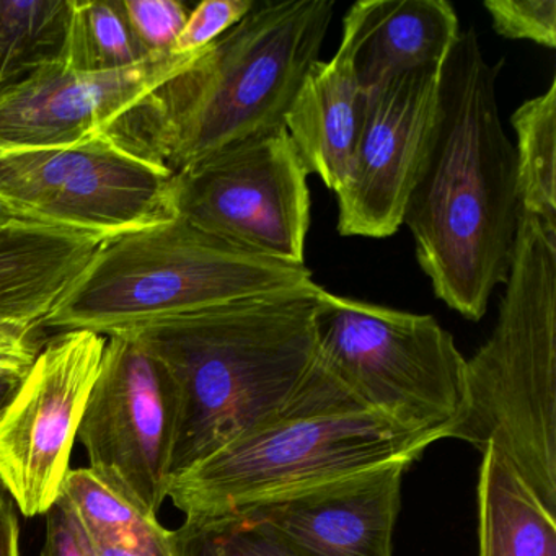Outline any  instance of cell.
Wrapping results in <instances>:
<instances>
[{
    "label": "cell",
    "mask_w": 556,
    "mask_h": 556,
    "mask_svg": "<svg viewBox=\"0 0 556 556\" xmlns=\"http://www.w3.org/2000/svg\"><path fill=\"white\" fill-rule=\"evenodd\" d=\"M497 73L473 28L460 31L442 64L434 131L403 214L435 298L473 321L506 282L519 230L516 149L501 123Z\"/></svg>",
    "instance_id": "cell-1"
},
{
    "label": "cell",
    "mask_w": 556,
    "mask_h": 556,
    "mask_svg": "<svg viewBox=\"0 0 556 556\" xmlns=\"http://www.w3.org/2000/svg\"><path fill=\"white\" fill-rule=\"evenodd\" d=\"M321 289L312 282L126 330L177 387L172 480L249 432L302 416Z\"/></svg>",
    "instance_id": "cell-2"
},
{
    "label": "cell",
    "mask_w": 556,
    "mask_h": 556,
    "mask_svg": "<svg viewBox=\"0 0 556 556\" xmlns=\"http://www.w3.org/2000/svg\"><path fill=\"white\" fill-rule=\"evenodd\" d=\"M331 0L255 4L216 43L105 129L116 144L172 174L285 128L334 15Z\"/></svg>",
    "instance_id": "cell-3"
},
{
    "label": "cell",
    "mask_w": 556,
    "mask_h": 556,
    "mask_svg": "<svg viewBox=\"0 0 556 556\" xmlns=\"http://www.w3.org/2000/svg\"><path fill=\"white\" fill-rule=\"evenodd\" d=\"M445 438L493 448L556 516V230L522 211L496 325L465 359Z\"/></svg>",
    "instance_id": "cell-4"
},
{
    "label": "cell",
    "mask_w": 556,
    "mask_h": 556,
    "mask_svg": "<svg viewBox=\"0 0 556 556\" xmlns=\"http://www.w3.org/2000/svg\"><path fill=\"white\" fill-rule=\"evenodd\" d=\"M312 282L305 265L256 255L172 217L106 240L43 325L110 337Z\"/></svg>",
    "instance_id": "cell-5"
},
{
    "label": "cell",
    "mask_w": 556,
    "mask_h": 556,
    "mask_svg": "<svg viewBox=\"0 0 556 556\" xmlns=\"http://www.w3.org/2000/svg\"><path fill=\"white\" fill-rule=\"evenodd\" d=\"M441 432L413 431L377 413L289 416L224 445L168 486L185 520L227 519L249 507L393 464H415Z\"/></svg>",
    "instance_id": "cell-6"
},
{
    "label": "cell",
    "mask_w": 556,
    "mask_h": 556,
    "mask_svg": "<svg viewBox=\"0 0 556 556\" xmlns=\"http://www.w3.org/2000/svg\"><path fill=\"white\" fill-rule=\"evenodd\" d=\"M315 341L318 363L366 412L444 439L460 412L465 357L434 317L321 289Z\"/></svg>",
    "instance_id": "cell-7"
},
{
    "label": "cell",
    "mask_w": 556,
    "mask_h": 556,
    "mask_svg": "<svg viewBox=\"0 0 556 556\" xmlns=\"http://www.w3.org/2000/svg\"><path fill=\"white\" fill-rule=\"evenodd\" d=\"M174 174L105 132L60 148L0 151V200L21 219L113 237L175 217Z\"/></svg>",
    "instance_id": "cell-8"
},
{
    "label": "cell",
    "mask_w": 556,
    "mask_h": 556,
    "mask_svg": "<svg viewBox=\"0 0 556 556\" xmlns=\"http://www.w3.org/2000/svg\"><path fill=\"white\" fill-rule=\"evenodd\" d=\"M308 170L286 128L223 149L174 175L175 217L240 249L305 265Z\"/></svg>",
    "instance_id": "cell-9"
},
{
    "label": "cell",
    "mask_w": 556,
    "mask_h": 556,
    "mask_svg": "<svg viewBox=\"0 0 556 556\" xmlns=\"http://www.w3.org/2000/svg\"><path fill=\"white\" fill-rule=\"evenodd\" d=\"M178 393L164 364L126 331L106 337L77 439L90 468L157 517L172 483Z\"/></svg>",
    "instance_id": "cell-10"
},
{
    "label": "cell",
    "mask_w": 556,
    "mask_h": 556,
    "mask_svg": "<svg viewBox=\"0 0 556 556\" xmlns=\"http://www.w3.org/2000/svg\"><path fill=\"white\" fill-rule=\"evenodd\" d=\"M105 344L93 331L58 334L0 409V483L24 516H45L61 497Z\"/></svg>",
    "instance_id": "cell-11"
},
{
    "label": "cell",
    "mask_w": 556,
    "mask_h": 556,
    "mask_svg": "<svg viewBox=\"0 0 556 556\" xmlns=\"http://www.w3.org/2000/svg\"><path fill=\"white\" fill-rule=\"evenodd\" d=\"M441 70L396 74L366 90L353 167L337 193L341 236L386 239L403 226L434 131Z\"/></svg>",
    "instance_id": "cell-12"
},
{
    "label": "cell",
    "mask_w": 556,
    "mask_h": 556,
    "mask_svg": "<svg viewBox=\"0 0 556 556\" xmlns=\"http://www.w3.org/2000/svg\"><path fill=\"white\" fill-rule=\"evenodd\" d=\"M197 54H161L116 73L43 67L0 97V151L60 148L100 135Z\"/></svg>",
    "instance_id": "cell-13"
},
{
    "label": "cell",
    "mask_w": 556,
    "mask_h": 556,
    "mask_svg": "<svg viewBox=\"0 0 556 556\" xmlns=\"http://www.w3.org/2000/svg\"><path fill=\"white\" fill-rule=\"evenodd\" d=\"M409 467L393 464L341 478L256 504L232 519L255 527L291 556H392Z\"/></svg>",
    "instance_id": "cell-14"
},
{
    "label": "cell",
    "mask_w": 556,
    "mask_h": 556,
    "mask_svg": "<svg viewBox=\"0 0 556 556\" xmlns=\"http://www.w3.org/2000/svg\"><path fill=\"white\" fill-rule=\"evenodd\" d=\"M364 17L366 0H361L344 15L337 54L330 61H317L305 74L285 119L308 174L317 175L334 193L350 178L363 125L366 92L354 60Z\"/></svg>",
    "instance_id": "cell-15"
},
{
    "label": "cell",
    "mask_w": 556,
    "mask_h": 556,
    "mask_svg": "<svg viewBox=\"0 0 556 556\" xmlns=\"http://www.w3.org/2000/svg\"><path fill=\"white\" fill-rule=\"evenodd\" d=\"M106 240L25 219L0 227V325L43 327Z\"/></svg>",
    "instance_id": "cell-16"
},
{
    "label": "cell",
    "mask_w": 556,
    "mask_h": 556,
    "mask_svg": "<svg viewBox=\"0 0 556 556\" xmlns=\"http://www.w3.org/2000/svg\"><path fill=\"white\" fill-rule=\"evenodd\" d=\"M445 0H366L357 45V79L364 92L396 74L444 64L460 35Z\"/></svg>",
    "instance_id": "cell-17"
},
{
    "label": "cell",
    "mask_w": 556,
    "mask_h": 556,
    "mask_svg": "<svg viewBox=\"0 0 556 556\" xmlns=\"http://www.w3.org/2000/svg\"><path fill=\"white\" fill-rule=\"evenodd\" d=\"M480 556H556V520L493 448L478 483Z\"/></svg>",
    "instance_id": "cell-18"
},
{
    "label": "cell",
    "mask_w": 556,
    "mask_h": 556,
    "mask_svg": "<svg viewBox=\"0 0 556 556\" xmlns=\"http://www.w3.org/2000/svg\"><path fill=\"white\" fill-rule=\"evenodd\" d=\"M74 0H0V97L63 64Z\"/></svg>",
    "instance_id": "cell-19"
},
{
    "label": "cell",
    "mask_w": 556,
    "mask_h": 556,
    "mask_svg": "<svg viewBox=\"0 0 556 556\" xmlns=\"http://www.w3.org/2000/svg\"><path fill=\"white\" fill-rule=\"evenodd\" d=\"M516 131L520 211L556 230V77L510 118Z\"/></svg>",
    "instance_id": "cell-20"
},
{
    "label": "cell",
    "mask_w": 556,
    "mask_h": 556,
    "mask_svg": "<svg viewBox=\"0 0 556 556\" xmlns=\"http://www.w3.org/2000/svg\"><path fill=\"white\" fill-rule=\"evenodd\" d=\"M149 58L129 27L122 0H74L64 66L84 74L116 73Z\"/></svg>",
    "instance_id": "cell-21"
},
{
    "label": "cell",
    "mask_w": 556,
    "mask_h": 556,
    "mask_svg": "<svg viewBox=\"0 0 556 556\" xmlns=\"http://www.w3.org/2000/svg\"><path fill=\"white\" fill-rule=\"evenodd\" d=\"M61 497L73 507L90 540L142 543L165 539L170 532L157 517L142 513L90 467L70 470Z\"/></svg>",
    "instance_id": "cell-22"
},
{
    "label": "cell",
    "mask_w": 556,
    "mask_h": 556,
    "mask_svg": "<svg viewBox=\"0 0 556 556\" xmlns=\"http://www.w3.org/2000/svg\"><path fill=\"white\" fill-rule=\"evenodd\" d=\"M172 556H291L239 519L185 520L170 532Z\"/></svg>",
    "instance_id": "cell-23"
},
{
    "label": "cell",
    "mask_w": 556,
    "mask_h": 556,
    "mask_svg": "<svg viewBox=\"0 0 556 556\" xmlns=\"http://www.w3.org/2000/svg\"><path fill=\"white\" fill-rule=\"evenodd\" d=\"M132 34L149 56L175 51L190 9L178 0H122Z\"/></svg>",
    "instance_id": "cell-24"
},
{
    "label": "cell",
    "mask_w": 556,
    "mask_h": 556,
    "mask_svg": "<svg viewBox=\"0 0 556 556\" xmlns=\"http://www.w3.org/2000/svg\"><path fill=\"white\" fill-rule=\"evenodd\" d=\"M483 5L501 37L556 47L555 0H486Z\"/></svg>",
    "instance_id": "cell-25"
},
{
    "label": "cell",
    "mask_w": 556,
    "mask_h": 556,
    "mask_svg": "<svg viewBox=\"0 0 556 556\" xmlns=\"http://www.w3.org/2000/svg\"><path fill=\"white\" fill-rule=\"evenodd\" d=\"M255 4L253 0H204L188 15L174 53H201L243 21Z\"/></svg>",
    "instance_id": "cell-26"
},
{
    "label": "cell",
    "mask_w": 556,
    "mask_h": 556,
    "mask_svg": "<svg viewBox=\"0 0 556 556\" xmlns=\"http://www.w3.org/2000/svg\"><path fill=\"white\" fill-rule=\"evenodd\" d=\"M45 516L47 539L40 556H93L79 517L63 497Z\"/></svg>",
    "instance_id": "cell-27"
},
{
    "label": "cell",
    "mask_w": 556,
    "mask_h": 556,
    "mask_svg": "<svg viewBox=\"0 0 556 556\" xmlns=\"http://www.w3.org/2000/svg\"><path fill=\"white\" fill-rule=\"evenodd\" d=\"M37 325H0V377H24L40 353Z\"/></svg>",
    "instance_id": "cell-28"
},
{
    "label": "cell",
    "mask_w": 556,
    "mask_h": 556,
    "mask_svg": "<svg viewBox=\"0 0 556 556\" xmlns=\"http://www.w3.org/2000/svg\"><path fill=\"white\" fill-rule=\"evenodd\" d=\"M89 543L93 556H172L170 532L165 539L152 542L105 543L89 539Z\"/></svg>",
    "instance_id": "cell-29"
},
{
    "label": "cell",
    "mask_w": 556,
    "mask_h": 556,
    "mask_svg": "<svg viewBox=\"0 0 556 556\" xmlns=\"http://www.w3.org/2000/svg\"><path fill=\"white\" fill-rule=\"evenodd\" d=\"M17 510L4 484L0 483V556H21Z\"/></svg>",
    "instance_id": "cell-30"
},
{
    "label": "cell",
    "mask_w": 556,
    "mask_h": 556,
    "mask_svg": "<svg viewBox=\"0 0 556 556\" xmlns=\"http://www.w3.org/2000/svg\"><path fill=\"white\" fill-rule=\"evenodd\" d=\"M24 377H0V409L4 408L5 403L14 395Z\"/></svg>",
    "instance_id": "cell-31"
},
{
    "label": "cell",
    "mask_w": 556,
    "mask_h": 556,
    "mask_svg": "<svg viewBox=\"0 0 556 556\" xmlns=\"http://www.w3.org/2000/svg\"><path fill=\"white\" fill-rule=\"evenodd\" d=\"M21 219L4 201L0 200V227L8 226V224L14 223V220Z\"/></svg>",
    "instance_id": "cell-32"
}]
</instances>
